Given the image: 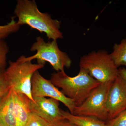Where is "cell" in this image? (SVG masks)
Masks as SVG:
<instances>
[{
    "label": "cell",
    "mask_w": 126,
    "mask_h": 126,
    "mask_svg": "<svg viewBox=\"0 0 126 126\" xmlns=\"http://www.w3.org/2000/svg\"><path fill=\"white\" fill-rule=\"evenodd\" d=\"M14 14L20 25H27L41 33H45L48 40L57 41L63 38L60 30L61 21L52 19L47 12L40 11L34 0H17Z\"/></svg>",
    "instance_id": "6da1fadb"
},
{
    "label": "cell",
    "mask_w": 126,
    "mask_h": 126,
    "mask_svg": "<svg viewBox=\"0 0 126 126\" xmlns=\"http://www.w3.org/2000/svg\"><path fill=\"white\" fill-rule=\"evenodd\" d=\"M50 80L56 87L62 89V93L72 99L76 107L80 106L91 92L101 83L81 68L74 77H69L64 71L55 72Z\"/></svg>",
    "instance_id": "7a4b0ae2"
},
{
    "label": "cell",
    "mask_w": 126,
    "mask_h": 126,
    "mask_svg": "<svg viewBox=\"0 0 126 126\" xmlns=\"http://www.w3.org/2000/svg\"><path fill=\"white\" fill-rule=\"evenodd\" d=\"M30 51H36V53L29 57L22 55L17 60L27 62L36 59L38 63L44 65L47 62L56 72L64 71V68H70L72 65V61L70 57L67 53L60 50L57 41L46 42L43 38L38 36L31 47Z\"/></svg>",
    "instance_id": "3957f363"
},
{
    "label": "cell",
    "mask_w": 126,
    "mask_h": 126,
    "mask_svg": "<svg viewBox=\"0 0 126 126\" xmlns=\"http://www.w3.org/2000/svg\"><path fill=\"white\" fill-rule=\"evenodd\" d=\"M79 66L101 83L113 81L119 74L118 68L110 54L104 50L93 51L82 56Z\"/></svg>",
    "instance_id": "277c9868"
},
{
    "label": "cell",
    "mask_w": 126,
    "mask_h": 126,
    "mask_svg": "<svg viewBox=\"0 0 126 126\" xmlns=\"http://www.w3.org/2000/svg\"><path fill=\"white\" fill-rule=\"evenodd\" d=\"M45 65L31 61H9V66L4 72L5 79L11 89L25 94L32 101V79L34 73Z\"/></svg>",
    "instance_id": "5b68a950"
},
{
    "label": "cell",
    "mask_w": 126,
    "mask_h": 126,
    "mask_svg": "<svg viewBox=\"0 0 126 126\" xmlns=\"http://www.w3.org/2000/svg\"><path fill=\"white\" fill-rule=\"evenodd\" d=\"M113 82L100 83L80 106L75 107L73 115L93 117L103 121L108 120L107 99Z\"/></svg>",
    "instance_id": "8992f818"
},
{
    "label": "cell",
    "mask_w": 126,
    "mask_h": 126,
    "mask_svg": "<svg viewBox=\"0 0 126 126\" xmlns=\"http://www.w3.org/2000/svg\"><path fill=\"white\" fill-rule=\"evenodd\" d=\"M32 95L35 97H49L61 102L69 112L74 114L76 106L74 102L65 96L50 80L43 77L38 70L34 73L32 79Z\"/></svg>",
    "instance_id": "52a82bcc"
},
{
    "label": "cell",
    "mask_w": 126,
    "mask_h": 126,
    "mask_svg": "<svg viewBox=\"0 0 126 126\" xmlns=\"http://www.w3.org/2000/svg\"><path fill=\"white\" fill-rule=\"evenodd\" d=\"M106 106L108 121L126 110V82L119 74L110 88Z\"/></svg>",
    "instance_id": "ba28073f"
},
{
    "label": "cell",
    "mask_w": 126,
    "mask_h": 126,
    "mask_svg": "<svg viewBox=\"0 0 126 126\" xmlns=\"http://www.w3.org/2000/svg\"><path fill=\"white\" fill-rule=\"evenodd\" d=\"M31 101V112L35 113L51 124H55L65 119L63 117L59 102L52 98L35 97Z\"/></svg>",
    "instance_id": "9c48e42d"
},
{
    "label": "cell",
    "mask_w": 126,
    "mask_h": 126,
    "mask_svg": "<svg viewBox=\"0 0 126 126\" xmlns=\"http://www.w3.org/2000/svg\"><path fill=\"white\" fill-rule=\"evenodd\" d=\"M13 91L16 126H25L31 113L30 110L31 100L25 94Z\"/></svg>",
    "instance_id": "30bf717a"
},
{
    "label": "cell",
    "mask_w": 126,
    "mask_h": 126,
    "mask_svg": "<svg viewBox=\"0 0 126 126\" xmlns=\"http://www.w3.org/2000/svg\"><path fill=\"white\" fill-rule=\"evenodd\" d=\"M0 119L5 126H16L13 91L11 89L0 102Z\"/></svg>",
    "instance_id": "8fae6325"
},
{
    "label": "cell",
    "mask_w": 126,
    "mask_h": 126,
    "mask_svg": "<svg viewBox=\"0 0 126 126\" xmlns=\"http://www.w3.org/2000/svg\"><path fill=\"white\" fill-rule=\"evenodd\" d=\"M61 111L64 119L77 126H108L103 121L96 117L75 115L68 111Z\"/></svg>",
    "instance_id": "7c38bea8"
},
{
    "label": "cell",
    "mask_w": 126,
    "mask_h": 126,
    "mask_svg": "<svg viewBox=\"0 0 126 126\" xmlns=\"http://www.w3.org/2000/svg\"><path fill=\"white\" fill-rule=\"evenodd\" d=\"M110 55L118 68L121 65L126 66V38L119 44L114 45Z\"/></svg>",
    "instance_id": "4fadbf2b"
},
{
    "label": "cell",
    "mask_w": 126,
    "mask_h": 126,
    "mask_svg": "<svg viewBox=\"0 0 126 126\" xmlns=\"http://www.w3.org/2000/svg\"><path fill=\"white\" fill-rule=\"evenodd\" d=\"M15 17V16L12 17L10 21L6 24L0 25V40H4L19 30L21 25L16 21Z\"/></svg>",
    "instance_id": "5bb4252c"
},
{
    "label": "cell",
    "mask_w": 126,
    "mask_h": 126,
    "mask_svg": "<svg viewBox=\"0 0 126 126\" xmlns=\"http://www.w3.org/2000/svg\"><path fill=\"white\" fill-rule=\"evenodd\" d=\"M9 47L4 40H0V72H4L7 63V56Z\"/></svg>",
    "instance_id": "9a60e30c"
},
{
    "label": "cell",
    "mask_w": 126,
    "mask_h": 126,
    "mask_svg": "<svg viewBox=\"0 0 126 126\" xmlns=\"http://www.w3.org/2000/svg\"><path fill=\"white\" fill-rule=\"evenodd\" d=\"M54 125L35 113L31 112L25 126H54Z\"/></svg>",
    "instance_id": "2e32d148"
},
{
    "label": "cell",
    "mask_w": 126,
    "mask_h": 126,
    "mask_svg": "<svg viewBox=\"0 0 126 126\" xmlns=\"http://www.w3.org/2000/svg\"><path fill=\"white\" fill-rule=\"evenodd\" d=\"M108 126H126V110L111 120L108 121Z\"/></svg>",
    "instance_id": "e0dca14e"
},
{
    "label": "cell",
    "mask_w": 126,
    "mask_h": 126,
    "mask_svg": "<svg viewBox=\"0 0 126 126\" xmlns=\"http://www.w3.org/2000/svg\"><path fill=\"white\" fill-rule=\"evenodd\" d=\"M4 72H0V102L10 90L5 79Z\"/></svg>",
    "instance_id": "ac0fdd59"
},
{
    "label": "cell",
    "mask_w": 126,
    "mask_h": 126,
    "mask_svg": "<svg viewBox=\"0 0 126 126\" xmlns=\"http://www.w3.org/2000/svg\"><path fill=\"white\" fill-rule=\"evenodd\" d=\"M54 126H77L72 124L66 119L63 120L61 122L54 124Z\"/></svg>",
    "instance_id": "d6986e66"
},
{
    "label": "cell",
    "mask_w": 126,
    "mask_h": 126,
    "mask_svg": "<svg viewBox=\"0 0 126 126\" xmlns=\"http://www.w3.org/2000/svg\"><path fill=\"white\" fill-rule=\"evenodd\" d=\"M118 73L126 82V69L124 67L118 69Z\"/></svg>",
    "instance_id": "ffe728a7"
},
{
    "label": "cell",
    "mask_w": 126,
    "mask_h": 126,
    "mask_svg": "<svg viewBox=\"0 0 126 126\" xmlns=\"http://www.w3.org/2000/svg\"><path fill=\"white\" fill-rule=\"evenodd\" d=\"M0 126H5L4 124H3L1 120L0 119Z\"/></svg>",
    "instance_id": "44dd1931"
}]
</instances>
